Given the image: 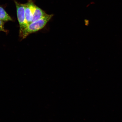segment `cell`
<instances>
[{
    "mask_svg": "<svg viewBox=\"0 0 122 122\" xmlns=\"http://www.w3.org/2000/svg\"><path fill=\"white\" fill-rule=\"evenodd\" d=\"M0 20L3 22L12 20V18L2 7L0 6Z\"/></svg>",
    "mask_w": 122,
    "mask_h": 122,
    "instance_id": "cell-5",
    "label": "cell"
},
{
    "mask_svg": "<svg viewBox=\"0 0 122 122\" xmlns=\"http://www.w3.org/2000/svg\"><path fill=\"white\" fill-rule=\"evenodd\" d=\"M53 15L46 14L40 19L32 22L20 34L22 39H25L28 35L43 28L51 19Z\"/></svg>",
    "mask_w": 122,
    "mask_h": 122,
    "instance_id": "cell-1",
    "label": "cell"
},
{
    "mask_svg": "<svg viewBox=\"0 0 122 122\" xmlns=\"http://www.w3.org/2000/svg\"><path fill=\"white\" fill-rule=\"evenodd\" d=\"M46 14L45 11L36 6L33 13V19L32 22L40 19Z\"/></svg>",
    "mask_w": 122,
    "mask_h": 122,
    "instance_id": "cell-4",
    "label": "cell"
},
{
    "mask_svg": "<svg viewBox=\"0 0 122 122\" xmlns=\"http://www.w3.org/2000/svg\"><path fill=\"white\" fill-rule=\"evenodd\" d=\"M15 3L17 19L20 25V34L28 25L25 16V4H20L16 1H15Z\"/></svg>",
    "mask_w": 122,
    "mask_h": 122,
    "instance_id": "cell-2",
    "label": "cell"
},
{
    "mask_svg": "<svg viewBox=\"0 0 122 122\" xmlns=\"http://www.w3.org/2000/svg\"><path fill=\"white\" fill-rule=\"evenodd\" d=\"M36 5L32 0H29L25 4V13L26 19L28 25L31 23Z\"/></svg>",
    "mask_w": 122,
    "mask_h": 122,
    "instance_id": "cell-3",
    "label": "cell"
},
{
    "mask_svg": "<svg viewBox=\"0 0 122 122\" xmlns=\"http://www.w3.org/2000/svg\"><path fill=\"white\" fill-rule=\"evenodd\" d=\"M2 31L6 32V31L4 28V22L0 20V31Z\"/></svg>",
    "mask_w": 122,
    "mask_h": 122,
    "instance_id": "cell-6",
    "label": "cell"
}]
</instances>
